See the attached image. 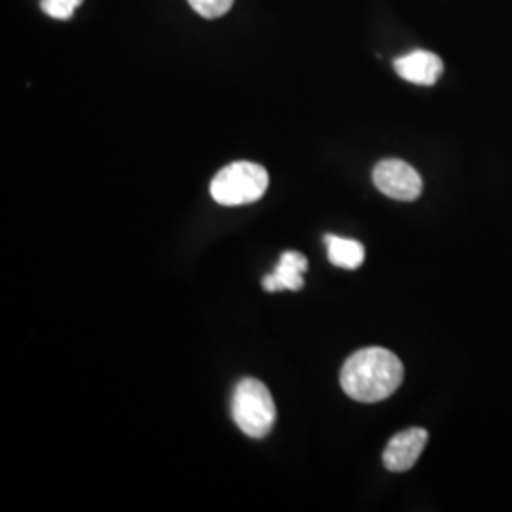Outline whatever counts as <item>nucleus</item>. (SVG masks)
Listing matches in <instances>:
<instances>
[{"mask_svg":"<svg viewBox=\"0 0 512 512\" xmlns=\"http://www.w3.org/2000/svg\"><path fill=\"white\" fill-rule=\"evenodd\" d=\"M401 359L384 348L355 351L342 366L340 384L357 403H380L403 384Z\"/></svg>","mask_w":512,"mask_h":512,"instance_id":"obj_1","label":"nucleus"},{"mask_svg":"<svg viewBox=\"0 0 512 512\" xmlns=\"http://www.w3.org/2000/svg\"><path fill=\"white\" fill-rule=\"evenodd\" d=\"M274 397L270 389L255 378H243L232 397V418L251 439H264L274 429Z\"/></svg>","mask_w":512,"mask_h":512,"instance_id":"obj_2","label":"nucleus"},{"mask_svg":"<svg viewBox=\"0 0 512 512\" xmlns=\"http://www.w3.org/2000/svg\"><path fill=\"white\" fill-rule=\"evenodd\" d=\"M270 175L262 165L253 162H236L226 165L211 183V196L220 205H247L255 203L266 194Z\"/></svg>","mask_w":512,"mask_h":512,"instance_id":"obj_3","label":"nucleus"},{"mask_svg":"<svg viewBox=\"0 0 512 512\" xmlns=\"http://www.w3.org/2000/svg\"><path fill=\"white\" fill-rule=\"evenodd\" d=\"M372 181L387 198L399 202H414L421 196L423 181L420 173L403 160H384L374 167Z\"/></svg>","mask_w":512,"mask_h":512,"instance_id":"obj_4","label":"nucleus"},{"mask_svg":"<svg viewBox=\"0 0 512 512\" xmlns=\"http://www.w3.org/2000/svg\"><path fill=\"white\" fill-rule=\"evenodd\" d=\"M427 440H429V435L421 427L397 433L385 446V469L391 473L410 471L416 465V461L420 459L421 452L425 450Z\"/></svg>","mask_w":512,"mask_h":512,"instance_id":"obj_5","label":"nucleus"},{"mask_svg":"<svg viewBox=\"0 0 512 512\" xmlns=\"http://www.w3.org/2000/svg\"><path fill=\"white\" fill-rule=\"evenodd\" d=\"M395 71L406 82L418 86H433L444 71V65L439 55L427 50H414L395 61Z\"/></svg>","mask_w":512,"mask_h":512,"instance_id":"obj_6","label":"nucleus"},{"mask_svg":"<svg viewBox=\"0 0 512 512\" xmlns=\"http://www.w3.org/2000/svg\"><path fill=\"white\" fill-rule=\"evenodd\" d=\"M308 270L306 256L298 251H287L279 258V264L275 266L272 275H266L262 279V287L268 293L277 291H300L304 287V272Z\"/></svg>","mask_w":512,"mask_h":512,"instance_id":"obj_7","label":"nucleus"},{"mask_svg":"<svg viewBox=\"0 0 512 512\" xmlns=\"http://www.w3.org/2000/svg\"><path fill=\"white\" fill-rule=\"evenodd\" d=\"M330 264L344 270H357L365 262V247L355 239L325 236Z\"/></svg>","mask_w":512,"mask_h":512,"instance_id":"obj_8","label":"nucleus"},{"mask_svg":"<svg viewBox=\"0 0 512 512\" xmlns=\"http://www.w3.org/2000/svg\"><path fill=\"white\" fill-rule=\"evenodd\" d=\"M188 2L205 19L222 18L234 4V0H188Z\"/></svg>","mask_w":512,"mask_h":512,"instance_id":"obj_9","label":"nucleus"},{"mask_svg":"<svg viewBox=\"0 0 512 512\" xmlns=\"http://www.w3.org/2000/svg\"><path fill=\"white\" fill-rule=\"evenodd\" d=\"M84 0H40V8L55 19H71Z\"/></svg>","mask_w":512,"mask_h":512,"instance_id":"obj_10","label":"nucleus"}]
</instances>
